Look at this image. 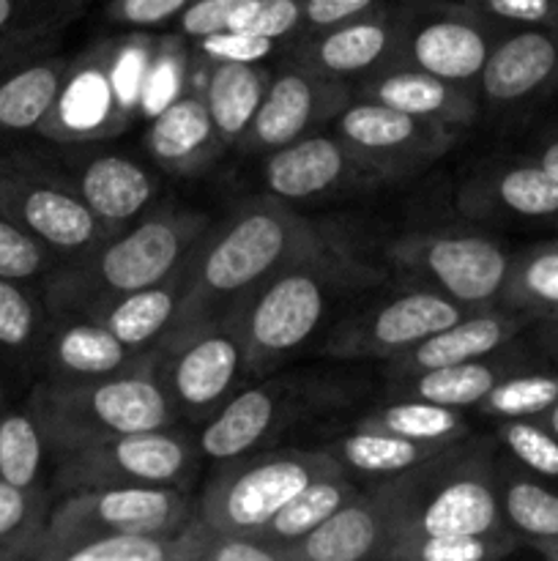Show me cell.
I'll return each mask as SVG.
<instances>
[{"mask_svg":"<svg viewBox=\"0 0 558 561\" xmlns=\"http://www.w3.org/2000/svg\"><path fill=\"white\" fill-rule=\"evenodd\" d=\"M498 491H501L503 520L509 529L525 540L558 537V491L528 474L523 466L498 460Z\"/></svg>","mask_w":558,"mask_h":561,"instance_id":"obj_36","label":"cell"},{"mask_svg":"<svg viewBox=\"0 0 558 561\" xmlns=\"http://www.w3.org/2000/svg\"><path fill=\"white\" fill-rule=\"evenodd\" d=\"M457 203L470 217L558 219V181L536 159L481 164L460 186Z\"/></svg>","mask_w":558,"mask_h":561,"instance_id":"obj_25","label":"cell"},{"mask_svg":"<svg viewBox=\"0 0 558 561\" xmlns=\"http://www.w3.org/2000/svg\"><path fill=\"white\" fill-rule=\"evenodd\" d=\"M523 546L512 529L492 535H443L410 537L397 542L388 561H496Z\"/></svg>","mask_w":558,"mask_h":561,"instance_id":"obj_41","label":"cell"},{"mask_svg":"<svg viewBox=\"0 0 558 561\" xmlns=\"http://www.w3.org/2000/svg\"><path fill=\"white\" fill-rule=\"evenodd\" d=\"M496 442L525 471L558 482V436L539 420H498Z\"/></svg>","mask_w":558,"mask_h":561,"instance_id":"obj_43","label":"cell"},{"mask_svg":"<svg viewBox=\"0 0 558 561\" xmlns=\"http://www.w3.org/2000/svg\"><path fill=\"white\" fill-rule=\"evenodd\" d=\"M38 365L44 378L88 381L151 365V351H135L120 343L104 323L82 312L49 316L38 345Z\"/></svg>","mask_w":558,"mask_h":561,"instance_id":"obj_20","label":"cell"},{"mask_svg":"<svg viewBox=\"0 0 558 561\" xmlns=\"http://www.w3.org/2000/svg\"><path fill=\"white\" fill-rule=\"evenodd\" d=\"M186 279H189V257L170 277L93 305L82 316L96 318L129 348L151 351L175 327L186 294Z\"/></svg>","mask_w":558,"mask_h":561,"instance_id":"obj_27","label":"cell"},{"mask_svg":"<svg viewBox=\"0 0 558 561\" xmlns=\"http://www.w3.org/2000/svg\"><path fill=\"white\" fill-rule=\"evenodd\" d=\"M381 274L350 252L326 244L257 285L224 321L239 334L246 376H266L304 348L348 290L375 285Z\"/></svg>","mask_w":558,"mask_h":561,"instance_id":"obj_2","label":"cell"},{"mask_svg":"<svg viewBox=\"0 0 558 561\" xmlns=\"http://www.w3.org/2000/svg\"><path fill=\"white\" fill-rule=\"evenodd\" d=\"M531 323H536V318L498 305L470 310L460 321L438 329L435 334L425 337L419 345L399 354L397 359L386 362V376L392 381V378L414 376V373L421 370L481 359V356H490L512 345L514 337Z\"/></svg>","mask_w":558,"mask_h":561,"instance_id":"obj_23","label":"cell"},{"mask_svg":"<svg viewBox=\"0 0 558 561\" xmlns=\"http://www.w3.org/2000/svg\"><path fill=\"white\" fill-rule=\"evenodd\" d=\"M211 225L213 219L197 208H151L88 255L58 263L38 288L47 312H85L93 305L170 277Z\"/></svg>","mask_w":558,"mask_h":561,"instance_id":"obj_3","label":"cell"},{"mask_svg":"<svg viewBox=\"0 0 558 561\" xmlns=\"http://www.w3.org/2000/svg\"><path fill=\"white\" fill-rule=\"evenodd\" d=\"M263 181L268 195L284 203L342 197L370 192L386 184L372 164H367L337 135H306L290 146L266 153Z\"/></svg>","mask_w":558,"mask_h":561,"instance_id":"obj_16","label":"cell"},{"mask_svg":"<svg viewBox=\"0 0 558 561\" xmlns=\"http://www.w3.org/2000/svg\"><path fill=\"white\" fill-rule=\"evenodd\" d=\"M523 546H528L531 551H536L539 557L558 561V537H542V540H525Z\"/></svg>","mask_w":558,"mask_h":561,"instance_id":"obj_54","label":"cell"},{"mask_svg":"<svg viewBox=\"0 0 558 561\" xmlns=\"http://www.w3.org/2000/svg\"><path fill=\"white\" fill-rule=\"evenodd\" d=\"M498 31L558 27V0H463Z\"/></svg>","mask_w":558,"mask_h":561,"instance_id":"obj_47","label":"cell"},{"mask_svg":"<svg viewBox=\"0 0 558 561\" xmlns=\"http://www.w3.org/2000/svg\"><path fill=\"white\" fill-rule=\"evenodd\" d=\"M49 447L31 405L0 409V480L16 488H42Z\"/></svg>","mask_w":558,"mask_h":561,"instance_id":"obj_38","label":"cell"},{"mask_svg":"<svg viewBox=\"0 0 558 561\" xmlns=\"http://www.w3.org/2000/svg\"><path fill=\"white\" fill-rule=\"evenodd\" d=\"M189 47L195 49L202 64H263V60L288 49L274 38L257 36L252 31H239V27L202 36L197 42H189Z\"/></svg>","mask_w":558,"mask_h":561,"instance_id":"obj_46","label":"cell"},{"mask_svg":"<svg viewBox=\"0 0 558 561\" xmlns=\"http://www.w3.org/2000/svg\"><path fill=\"white\" fill-rule=\"evenodd\" d=\"M332 129L367 164H372L383 181L419 173L460 140V129L454 126L416 118L364 99H353L332 121Z\"/></svg>","mask_w":558,"mask_h":561,"instance_id":"obj_13","label":"cell"},{"mask_svg":"<svg viewBox=\"0 0 558 561\" xmlns=\"http://www.w3.org/2000/svg\"><path fill=\"white\" fill-rule=\"evenodd\" d=\"M58 263L55 252L47 250L36 236L0 214V277L33 285L42 283Z\"/></svg>","mask_w":558,"mask_h":561,"instance_id":"obj_44","label":"cell"},{"mask_svg":"<svg viewBox=\"0 0 558 561\" xmlns=\"http://www.w3.org/2000/svg\"><path fill=\"white\" fill-rule=\"evenodd\" d=\"M189 3L195 0H109L104 16L131 31H156L173 25Z\"/></svg>","mask_w":558,"mask_h":561,"instance_id":"obj_48","label":"cell"},{"mask_svg":"<svg viewBox=\"0 0 558 561\" xmlns=\"http://www.w3.org/2000/svg\"><path fill=\"white\" fill-rule=\"evenodd\" d=\"M452 444H443V447L441 444H421L394 436V433L364 431V427L353 425L323 449L334 455L348 474H359L364 480H383V477L416 469V466L438 458Z\"/></svg>","mask_w":558,"mask_h":561,"instance_id":"obj_32","label":"cell"},{"mask_svg":"<svg viewBox=\"0 0 558 561\" xmlns=\"http://www.w3.org/2000/svg\"><path fill=\"white\" fill-rule=\"evenodd\" d=\"M249 3L252 0H195L173 22L175 33H181L186 42H197L202 36H211V33L228 31L235 16Z\"/></svg>","mask_w":558,"mask_h":561,"instance_id":"obj_49","label":"cell"},{"mask_svg":"<svg viewBox=\"0 0 558 561\" xmlns=\"http://www.w3.org/2000/svg\"><path fill=\"white\" fill-rule=\"evenodd\" d=\"M498 307L525 312L536 318L558 316V241L528 247L512 255L507 283H503Z\"/></svg>","mask_w":558,"mask_h":561,"instance_id":"obj_35","label":"cell"},{"mask_svg":"<svg viewBox=\"0 0 558 561\" xmlns=\"http://www.w3.org/2000/svg\"><path fill=\"white\" fill-rule=\"evenodd\" d=\"M556 241H558V239H556Z\"/></svg>","mask_w":558,"mask_h":561,"instance_id":"obj_57","label":"cell"},{"mask_svg":"<svg viewBox=\"0 0 558 561\" xmlns=\"http://www.w3.org/2000/svg\"><path fill=\"white\" fill-rule=\"evenodd\" d=\"M531 159H536L558 181V137H547L545 142H539V148H536Z\"/></svg>","mask_w":558,"mask_h":561,"instance_id":"obj_52","label":"cell"},{"mask_svg":"<svg viewBox=\"0 0 558 561\" xmlns=\"http://www.w3.org/2000/svg\"><path fill=\"white\" fill-rule=\"evenodd\" d=\"M326 244H332L326 230L301 217L293 203L268 192L239 203L191 250L175 327L202 318H228L257 285Z\"/></svg>","mask_w":558,"mask_h":561,"instance_id":"obj_1","label":"cell"},{"mask_svg":"<svg viewBox=\"0 0 558 561\" xmlns=\"http://www.w3.org/2000/svg\"><path fill=\"white\" fill-rule=\"evenodd\" d=\"M345 471L326 449H277L224 460L208 480L197 513L217 531L257 535L310 482Z\"/></svg>","mask_w":558,"mask_h":561,"instance_id":"obj_6","label":"cell"},{"mask_svg":"<svg viewBox=\"0 0 558 561\" xmlns=\"http://www.w3.org/2000/svg\"><path fill=\"white\" fill-rule=\"evenodd\" d=\"M200 60L195 77H189L184 91L151 118L146 131V148L153 164L173 175H200L222 157L228 142L219 137L202 96Z\"/></svg>","mask_w":558,"mask_h":561,"instance_id":"obj_22","label":"cell"},{"mask_svg":"<svg viewBox=\"0 0 558 561\" xmlns=\"http://www.w3.org/2000/svg\"><path fill=\"white\" fill-rule=\"evenodd\" d=\"M388 261L419 285L460 301L468 310L496 307L512 252L479 230H419L388 244Z\"/></svg>","mask_w":558,"mask_h":561,"instance_id":"obj_9","label":"cell"},{"mask_svg":"<svg viewBox=\"0 0 558 561\" xmlns=\"http://www.w3.org/2000/svg\"><path fill=\"white\" fill-rule=\"evenodd\" d=\"M271 71L263 64H206L202 96L219 137L235 146L260 107Z\"/></svg>","mask_w":558,"mask_h":561,"instance_id":"obj_31","label":"cell"},{"mask_svg":"<svg viewBox=\"0 0 558 561\" xmlns=\"http://www.w3.org/2000/svg\"><path fill=\"white\" fill-rule=\"evenodd\" d=\"M403 22L405 0H383L364 14L301 36L290 44L288 60L356 88L367 77L397 64Z\"/></svg>","mask_w":558,"mask_h":561,"instance_id":"obj_15","label":"cell"},{"mask_svg":"<svg viewBox=\"0 0 558 561\" xmlns=\"http://www.w3.org/2000/svg\"><path fill=\"white\" fill-rule=\"evenodd\" d=\"M509 348V345H507ZM507 348L496 351L481 359L460 362V365L435 367V370H421L414 376L392 378L388 381V398H416L430 400V403L449 405V409H476L487 392L496 387L501 378L523 370L525 359L518 354H509Z\"/></svg>","mask_w":558,"mask_h":561,"instance_id":"obj_29","label":"cell"},{"mask_svg":"<svg viewBox=\"0 0 558 561\" xmlns=\"http://www.w3.org/2000/svg\"><path fill=\"white\" fill-rule=\"evenodd\" d=\"M498 36L501 31L463 0H405L397 64L479 91L481 69Z\"/></svg>","mask_w":558,"mask_h":561,"instance_id":"obj_12","label":"cell"},{"mask_svg":"<svg viewBox=\"0 0 558 561\" xmlns=\"http://www.w3.org/2000/svg\"><path fill=\"white\" fill-rule=\"evenodd\" d=\"M93 142H49V157L74 181L82 201L113 233L137 222L153 208L159 197V179L153 170L115 148Z\"/></svg>","mask_w":558,"mask_h":561,"instance_id":"obj_17","label":"cell"},{"mask_svg":"<svg viewBox=\"0 0 558 561\" xmlns=\"http://www.w3.org/2000/svg\"><path fill=\"white\" fill-rule=\"evenodd\" d=\"M356 427L383 431L421 444H457L470 436V425L460 409L416 398H392V403L367 411Z\"/></svg>","mask_w":558,"mask_h":561,"instance_id":"obj_33","label":"cell"},{"mask_svg":"<svg viewBox=\"0 0 558 561\" xmlns=\"http://www.w3.org/2000/svg\"><path fill=\"white\" fill-rule=\"evenodd\" d=\"M202 561H288V553L263 540L260 535L213 529L202 551Z\"/></svg>","mask_w":558,"mask_h":561,"instance_id":"obj_50","label":"cell"},{"mask_svg":"<svg viewBox=\"0 0 558 561\" xmlns=\"http://www.w3.org/2000/svg\"><path fill=\"white\" fill-rule=\"evenodd\" d=\"M299 387L293 381H266L244 387L211 416L202 422L197 449L211 460H233L260 449L282 433L295 414Z\"/></svg>","mask_w":558,"mask_h":561,"instance_id":"obj_21","label":"cell"},{"mask_svg":"<svg viewBox=\"0 0 558 561\" xmlns=\"http://www.w3.org/2000/svg\"><path fill=\"white\" fill-rule=\"evenodd\" d=\"M388 520L386 502L372 482L356 491L328 520L288 548L290 561H383L386 559Z\"/></svg>","mask_w":558,"mask_h":561,"instance_id":"obj_26","label":"cell"},{"mask_svg":"<svg viewBox=\"0 0 558 561\" xmlns=\"http://www.w3.org/2000/svg\"><path fill=\"white\" fill-rule=\"evenodd\" d=\"M135 115L126 110L113 69H109V38L96 42L85 55L74 58L66 71L58 102L49 110L36 135L47 142H93L118 137Z\"/></svg>","mask_w":558,"mask_h":561,"instance_id":"obj_18","label":"cell"},{"mask_svg":"<svg viewBox=\"0 0 558 561\" xmlns=\"http://www.w3.org/2000/svg\"><path fill=\"white\" fill-rule=\"evenodd\" d=\"M49 312L42 290L31 283L0 277V354L11 359H36Z\"/></svg>","mask_w":558,"mask_h":561,"instance_id":"obj_39","label":"cell"},{"mask_svg":"<svg viewBox=\"0 0 558 561\" xmlns=\"http://www.w3.org/2000/svg\"><path fill=\"white\" fill-rule=\"evenodd\" d=\"M230 27L268 36L290 49L304 36V0H252Z\"/></svg>","mask_w":558,"mask_h":561,"instance_id":"obj_45","label":"cell"},{"mask_svg":"<svg viewBox=\"0 0 558 561\" xmlns=\"http://www.w3.org/2000/svg\"><path fill=\"white\" fill-rule=\"evenodd\" d=\"M536 340L542 351L558 362V321H536Z\"/></svg>","mask_w":558,"mask_h":561,"instance_id":"obj_53","label":"cell"},{"mask_svg":"<svg viewBox=\"0 0 558 561\" xmlns=\"http://www.w3.org/2000/svg\"><path fill=\"white\" fill-rule=\"evenodd\" d=\"M69 64L55 49L0 66V137L38 131L58 102Z\"/></svg>","mask_w":558,"mask_h":561,"instance_id":"obj_28","label":"cell"},{"mask_svg":"<svg viewBox=\"0 0 558 561\" xmlns=\"http://www.w3.org/2000/svg\"><path fill=\"white\" fill-rule=\"evenodd\" d=\"M353 99L386 104L416 118L435 121L465 131L479 121L481 99L476 88L457 85L416 66L394 64L353 88Z\"/></svg>","mask_w":558,"mask_h":561,"instance_id":"obj_24","label":"cell"},{"mask_svg":"<svg viewBox=\"0 0 558 561\" xmlns=\"http://www.w3.org/2000/svg\"><path fill=\"white\" fill-rule=\"evenodd\" d=\"M558 91V27H509L479 77L481 107L523 110Z\"/></svg>","mask_w":558,"mask_h":561,"instance_id":"obj_19","label":"cell"},{"mask_svg":"<svg viewBox=\"0 0 558 561\" xmlns=\"http://www.w3.org/2000/svg\"><path fill=\"white\" fill-rule=\"evenodd\" d=\"M27 405L42 427L49 458L126 433L173 427L181 420L153 373V356L151 365L118 376L44 378L31 389Z\"/></svg>","mask_w":558,"mask_h":561,"instance_id":"obj_4","label":"cell"},{"mask_svg":"<svg viewBox=\"0 0 558 561\" xmlns=\"http://www.w3.org/2000/svg\"><path fill=\"white\" fill-rule=\"evenodd\" d=\"M383 0H304V36L364 14Z\"/></svg>","mask_w":558,"mask_h":561,"instance_id":"obj_51","label":"cell"},{"mask_svg":"<svg viewBox=\"0 0 558 561\" xmlns=\"http://www.w3.org/2000/svg\"><path fill=\"white\" fill-rule=\"evenodd\" d=\"M465 312H470L468 307L427 285L399 290L383 301L350 312L342 323L332 329L323 354L342 362H392L425 337L435 334L438 329L460 321Z\"/></svg>","mask_w":558,"mask_h":561,"instance_id":"obj_11","label":"cell"},{"mask_svg":"<svg viewBox=\"0 0 558 561\" xmlns=\"http://www.w3.org/2000/svg\"><path fill=\"white\" fill-rule=\"evenodd\" d=\"M350 102V85L315 75L295 60H284L282 69L271 71L266 96L235 148L249 157H266L301 137L315 135L321 126H332Z\"/></svg>","mask_w":558,"mask_h":561,"instance_id":"obj_14","label":"cell"},{"mask_svg":"<svg viewBox=\"0 0 558 561\" xmlns=\"http://www.w3.org/2000/svg\"><path fill=\"white\" fill-rule=\"evenodd\" d=\"M189 42L181 33H164L156 42L151 69H148L146 93H142V115L153 118L167 107L186 88L191 77V58L186 53Z\"/></svg>","mask_w":558,"mask_h":561,"instance_id":"obj_42","label":"cell"},{"mask_svg":"<svg viewBox=\"0 0 558 561\" xmlns=\"http://www.w3.org/2000/svg\"><path fill=\"white\" fill-rule=\"evenodd\" d=\"M0 214L36 236L60 263L113 236L49 153L22 148L0 153Z\"/></svg>","mask_w":558,"mask_h":561,"instance_id":"obj_5","label":"cell"},{"mask_svg":"<svg viewBox=\"0 0 558 561\" xmlns=\"http://www.w3.org/2000/svg\"><path fill=\"white\" fill-rule=\"evenodd\" d=\"M356 491H359V488L350 480L348 471L321 477V480L310 482L301 493H295V496L290 499V502L284 504L257 535L288 553V548L293 546V542H299L301 537L315 531L323 520L332 518L345 502H350V499L356 496Z\"/></svg>","mask_w":558,"mask_h":561,"instance_id":"obj_34","label":"cell"},{"mask_svg":"<svg viewBox=\"0 0 558 561\" xmlns=\"http://www.w3.org/2000/svg\"><path fill=\"white\" fill-rule=\"evenodd\" d=\"M53 493L80 488L173 485L184 488L197 463V447L178 427L126 433L55 455Z\"/></svg>","mask_w":558,"mask_h":561,"instance_id":"obj_10","label":"cell"},{"mask_svg":"<svg viewBox=\"0 0 558 561\" xmlns=\"http://www.w3.org/2000/svg\"><path fill=\"white\" fill-rule=\"evenodd\" d=\"M153 373L178 416L206 422L239 392L244 348L224 318L178 323L151 348Z\"/></svg>","mask_w":558,"mask_h":561,"instance_id":"obj_7","label":"cell"},{"mask_svg":"<svg viewBox=\"0 0 558 561\" xmlns=\"http://www.w3.org/2000/svg\"><path fill=\"white\" fill-rule=\"evenodd\" d=\"M55 493L47 488H16L0 480V561H31L47 526Z\"/></svg>","mask_w":558,"mask_h":561,"instance_id":"obj_37","label":"cell"},{"mask_svg":"<svg viewBox=\"0 0 558 561\" xmlns=\"http://www.w3.org/2000/svg\"><path fill=\"white\" fill-rule=\"evenodd\" d=\"M539 422H542V425H545V427H550V431L558 436V403L553 405L550 411H545V414L539 416Z\"/></svg>","mask_w":558,"mask_h":561,"instance_id":"obj_55","label":"cell"},{"mask_svg":"<svg viewBox=\"0 0 558 561\" xmlns=\"http://www.w3.org/2000/svg\"><path fill=\"white\" fill-rule=\"evenodd\" d=\"M197 513L184 488L118 485L80 488L55 496L31 561H55L69 542L109 531H175Z\"/></svg>","mask_w":558,"mask_h":561,"instance_id":"obj_8","label":"cell"},{"mask_svg":"<svg viewBox=\"0 0 558 561\" xmlns=\"http://www.w3.org/2000/svg\"><path fill=\"white\" fill-rule=\"evenodd\" d=\"M558 403V373L523 370L501 378L476 405L490 420H539Z\"/></svg>","mask_w":558,"mask_h":561,"instance_id":"obj_40","label":"cell"},{"mask_svg":"<svg viewBox=\"0 0 558 561\" xmlns=\"http://www.w3.org/2000/svg\"><path fill=\"white\" fill-rule=\"evenodd\" d=\"M542 321H558V316H553V318H542Z\"/></svg>","mask_w":558,"mask_h":561,"instance_id":"obj_56","label":"cell"},{"mask_svg":"<svg viewBox=\"0 0 558 561\" xmlns=\"http://www.w3.org/2000/svg\"><path fill=\"white\" fill-rule=\"evenodd\" d=\"M82 9L85 0H0V66L55 53L63 27Z\"/></svg>","mask_w":558,"mask_h":561,"instance_id":"obj_30","label":"cell"}]
</instances>
